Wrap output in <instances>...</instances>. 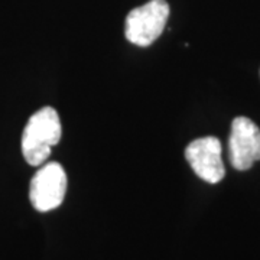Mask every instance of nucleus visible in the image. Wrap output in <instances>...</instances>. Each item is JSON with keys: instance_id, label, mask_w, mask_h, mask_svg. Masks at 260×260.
<instances>
[{"instance_id": "obj_1", "label": "nucleus", "mask_w": 260, "mask_h": 260, "mask_svg": "<svg viewBox=\"0 0 260 260\" xmlns=\"http://www.w3.org/2000/svg\"><path fill=\"white\" fill-rule=\"evenodd\" d=\"M62 135L61 120L55 109L44 107L29 117L22 135V153L32 167H41L49 158L52 146Z\"/></svg>"}, {"instance_id": "obj_3", "label": "nucleus", "mask_w": 260, "mask_h": 260, "mask_svg": "<svg viewBox=\"0 0 260 260\" xmlns=\"http://www.w3.org/2000/svg\"><path fill=\"white\" fill-rule=\"evenodd\" d=\"M67 192V174L58 162L41 167L29 186V200L39 213H48L62 204Z\"/></svg>"}, {"instance_id": "obj_4", "label": "nucleus", "mask_w": 260, "mask_h": 260, "mask_svg": "<svg viewBox=\"0 0 260 260\" xmlns=\"http://www.w3.org/2000/svg\"><path fill=\"white\" fill-rule=\"evenodd\" d=\"M230 162L237 171L250 169L260 160V129L247 117H236L229 139Z\"/></svg>"}, {"instance_id": "obj_5", "label": "nucleus", "mask_w": 260, "mask_h": 260, "mask_svg": "<svg viewBox=\"0 0 260 260\" xmlns=\"http://www.w3.org/2000/svg\"><path fill=\"white\" fill-rule=\"evenodd\" d=\"M185 158L195 174L208 184H217L225 175L221 142L214 136L191 142L185 149Z\"/></svg>"}, {"instance_id": "obj_2", "label": "nucleus", "mask_w": 260, "mask_h": 260, "mask_svg": "<svg viewBox=\"0 0 260 260\" xmlns=\"http://www.w3.org/2000/svg\"><path fill=\"white\" fill-rule=\"evenodd\" d=\"M169 5L167 0H150L130 12L126 18V39L138 47H149L158 39L167 26Z\"/></svg>"}]
</instances>
